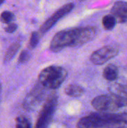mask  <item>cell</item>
Segmentation results:
<instances>
[{"instance_id": "obj_12", "label": "cell", "mask_w": 127, "mask_h": 128, "mask_svg": "<svg viewBox=\"0 0 127 128\" xmlns=\"http://www.w3.org/2000/svg\"><path fill=\"white\" fill-rule=\"evenodd\" d=\"M112 94H115L127 98V84H115L110 88Z\"/></svg>"}, {"instance_id": "obj_13", "label": "cell", "mask_w": 127, "mask_h": 128, "mask_svg": "<svg viewBox=\"0 0 127 128\" xmlns=\"http://www.w3.org/2000/svg\"><path fill=\"white\" fill-rule=\"evenodd\" d=\"M19 46H20V45L18 43H14L10 45V46L8 48V50H7V52L4 55V62L5 63L10 62L12 59V58L16 55L18 50L19 49Z\"/></svg>"}, {"instance_id": "obj_17", "label": "cell", "mask_w": 127, "mask_h": 128, "mask_svg": "<svg viewBox=\"0 0 127 128\" xmlns=\"http://www.w3.org/2000/svg\"><path fill=\"white\" fill-rule=\"evenodd\" d=\"M13 19V14H11L10 11H4L1 14V20L3 22L8 23L10 22Z\"/></svg>"}, {"instance_id": "obj_5", "label": "cell", "mask_w": 127, "mask_h": 128, "mask_svg": "<svg viewBox=\"0 0 127 128\" xmlns=\"http://www.w3.org/2000/svg\"><path fill=\"white\" fill-rule=\"evenodd\" d=\"M57 106V96H50L44 104V106L39 115L35 128H47L52 118Z\"/></svg>"}, {"instance_id": "obj_11", "label": "cell", "mask_w": 127, "mask_h": 128, "mask_svg": "<svg viewBox=\"0 0 127 128\" xmlns=\"http://www.w3.org/2000/svg\"><path fill=\"white\" fill-rule=\"evenodd\" d=\"M65 93L73 98H79L81 97L84 94V89L79 85L76 84H70L67 86L65 88Z\"/></svg>"}, {"instance_id": "obj_7", "label": "cell", "mask_w": 127, "mask_h": 128, "mask_svg": "<svg viewBox=\"0 0 127 128\" xmlns=\"http://www.w3.org/2000/svg\"><path fill=\"white\" fill-rule=\"evenodd\" d=\"M119 51L117 48L112 46L102 47L94 52L91 56V61L97 65H101L115 58Z\"/></svg>"}, {"instance_id": "obj_15", "label": "cell", "mask_w": 127, "mask_h": 128, "mask_svg": "<svg viewBox=\"0 0 127 128\" xmlns=\"http://www.w3.org/2000/svg\"><path fill=\"white\" fill-rule=\"evenodd\" d=\"M16 128H31L29 121L24 116H19L16 119Z\"/></svg>"}, {"instance_id": "obj_18", "label": "cell", "mask_w": 127, "mask_h": 128, "mask_svg": "<svg viewBox=\"0 0 127 128\" xmlns=\"http://www.w3.org/2000/svg\"><path fill=\"white\" fill-rule=\"evenodd\" d=\"M30 58V55L27 51H22L21 54L19 55V63H25Z\"/></svg>"}, {"instance_id": "obj_1", "label": "cell", "mask_w": 127, "mask_h": 128, "mask_svg": "<svg viewBox=\"0 0 127 128\" xmlns=\"http://www.w3.org/2000/svg\"><path fill=\"white\" fill-rule=\"evenodd\" d=\"M93 107L100 112L114 115H127V98L115 94H103L92 100Z\"/></svg>"}, {"instance_id": "obj_10", "label": "cell", "mask_w": 127, "mask_h": 128, "mask_svg": "<svg viewBox=\"0 0 127 128\" xmlns=\"http://www.w3.org/2000/svg\"><path fill=\"white\" fill-rule=\"evenodd\" d=\"M103 76L109 81H114L118 77V68L114 64H109L103 70Z\"/></svg>"}, {"instance_id": "obj_2", "label": "cell", "mask_w": 127, "mask_h": 128, "mask_svg": "<svg viewBox=\"0 0 127 128\" xmlns=\"http://www.w3.org/2000/svg\"><path fill=\"white\" fill-rule=\"evenodd\" d=\"M78 128H127V121L118 116L93 113L81 118Z\"/></svg>"}, {"instance_id": "obj_9", "label": "cell", "mask_w": 127, "mask_h": 128, "mask_svg": "<svg viewBox=\"0 0 127 128\" xmlns=\"http://www.w3.org/2000/svg\"><path fill=\"white\" fill-rule=\"evenodd\" d=\"M112 15L119 22L127 25V2L118 1L115 3L112 10Z\"/></svg>"}, {"instance_id": "obj_8", "label": "cell", "mask_w": 127, "mask_h": 128, "mask_svg": "<svg viewBox=\"0 0 127 128\" xmlns=\"http://www.w3.org/2000/svg\"><path fill=\"white\" fill-rule=\"evenodd\" d=\"M73 8H74V4L73 3H69L61 7L49 19H48L43 23V25L40 27V32L42 34H44L46 32H48L61 18H62L64 16L70 13Z\"/></svg>"}, {"instance_id": "obj_20", "label": "cell", "mask_w": 127, "mask_h": 128, "mask_svg": "<svg viewBox=\"0 0 127 128\" xmlns=\"http://www.w3.org/2000/svg\"><path fill=\"white\" fill-rule=\"evenodd\" d=\"M4 0H0V5L4 2Z\"/></svg>"}, {"instance_id": "obj_19", "label": "cell", "mask_w": 127, "mask_h": 128, "mask_svg": "<svg viewBox=\"0 0 127 128\" xmlns=\"http://www.w3.org/2000/svg\"><path fill=\"white\" fill-rule=\"evenodd\" d=\"M16 28H17V26L14 23H11L7 26V28H5V31L7 33H13L16 30Z\"/></svg>"}, {"instance_id": "obj_6", "label": "cell", "mask_w": 127, "mask_h": 128, "mask_svg": "<svg viewBox=\"0 0 127 128\" xmlns=\"http://www.w3.org/2000/svg\"><path fill=\"white\" fill-rule=\"evenodd\" d=\"M46 88L40 82L34 87L24 100L23 106L28 110H34L43 100L45 96Z\"/></svg>"}, {"instance_id": "obj_16", "label": "cell", "mask_w": 127, "mask_h": 128, "mask_svg": "<svg viewBox=\"0 0 127 128\" xmlns=\"http://www.w3.org/2000/svg\"><path fill=\"white\" fill-rule=\"evenodd\" d=\"M39 42V35L36 32H32L31 35V38H30V41H29V48L30 49H34L38 44Z\"/></svg>"}, {"instance_id": "obj_4", "label": "cell", "mask_w": 127, "mask_h": 128, "mask_svg": "<svg viewBox=\"0 0 127 128\" xmlns=\"http://www.w3.org/2000/svg\"><path fill=\"white\" fill-rule=\"evenodd\" d=\"M78 32L79 28H74L58 32L51 41L50 50L52 52H57L67 46L75 47Z\"/></svg>"}, {"instance_id": "obj_14", "label": "cell", "mask_w": 127, "mask_h": 128, "mask_svg": "<svg viewBox=\"0 0 127 128\" xmlns=\"http://www.w3.org/2000/svg\"><path fill=\"white\" fill-rule=\"evenodd\" d=\"M117 23L115 17L112 15H106L103 18V26L106 30H112Z\"/></svg>"}, {"instance_id": "obj_3", "label": "cell", "mask_w": 127, "mask_h": 128, "mask_svg": "<svg viewBox=\"0 0 127 128\" xmlns=\"http://www.w3.org/2000/svg\"><path fill=\"white\" fill-rule=\"evenodd\" d=\"M67 70L59 66H49L43 69L39 75V82L46 88L55 89L65 80Z\"/></svg>"}]
</instances>
